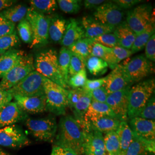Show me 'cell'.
I'll use <instances>...</instances> for the list:
<instances>
[{"instance_id": "cell-43", "label": "cell", "mask_w": 155, "mask_h": 155, "mask_svg": "<svg viewBox=\"0 0 155 155\" xmlns=\"http://www.w3.org/2000/svg\"><path fill=\"white\" fill-rule=\"evenodd\" d=\"M84 68H86V64L77 56L72 54L68 69L69 78Z\"/></svg>"}, {"instance_id": "cell-11", "label": "cell", "mask_w": 155, "mask_h": 155, "mask_svg": "<svg viewBox=\"0 0 155 155\" xmlns=\"http://www.w3.org/2000/svg\"><path fill=\"white\" fill-rule=\"evenodd\" d=\"M152 11V6L145 4L136 6L127 13L126 22L136 35L143 32L148 25Z\"/></svg>"}, {"instance_id": "cell-2", "label": "cell", "mask_w": 155, "mask_h": 155, "mask_svg": "<svg viewBox=\"0 0 155 155\" xmlns=\"http://www.w3.org/2000/svg\"><path fill=\"white\" fill-rule=\"evenodd\" d=\"M35 70L52 82L69 90L62 75L59 63L58 54L54 49L45 50L39 52L34 61Z\"/></svg>"}, {"instance_id": "cell-22", "label": "cell", "mask_w": 155, "mask_h": 155, "mask_svg": "<svg viewBox=\"0 0 155 155\" xmlns=\"http://www.w3.org/2000/svg\"><path fill=\"white\" fill-rule=\"evenodd\" d=\"M120 122V120L114 117H102L91 120L84 123L88 125L90 127L101 133L106 134L112 132H116Z\"/></svg>"}, {"instance_id": "cell-48", "label": "cell", "mask_w": 155, "mask_h": 155, "mask_svg": "<svg viewBox=\"0 0 155 155\" xmlns=\"http://www.w3.org/2000/svg\"><path fill=\"white\" fill-rule=\"evenodd\" d=\"M90 93L93 101L101 103H106L109 95L104 86L94 90Z\"/></svg>"}, {"instance_id": "cell-47", "label": "cell", "mask_w": 155, "mask_h": 155, "mask_svg": "<svg viewBox=\"0 0 155 155\" xmlns=\"http://www.w3.org/2000/svg\"><path fill=\"white\" fill-rule=\"evenodd\" d=\"M145 56L150 61H155V35H153L145 46Z\"/></svg>"}, {"instance_id": "cell-12", "label": "cell", "mask_w": 155, "mask_h": 155, "mask_svg": "<svg viewBox=\"0 0 155 155\" xmlns=\"http://www.w3.org/2000/svg\"><path fill=\"white\" fill-rule=\"evenodd\" d=\"M123 17L122 9L113 1L98 6L94 13L95 20L113 27H116L122 22Z\"/></svg>"}, {"instance_id": "cell-16", "label": "cell", "mask_w": 155, "mask_h": 155, "mask_svg": "<svg viewBox=\"0 0 155 155\" xmlns=\"http://www.w3.org/2000/svg\"><path fill=\"white\" fill-rule=\"evenodd\" d=\"M17 104L24 112L31 114L41 113L46 110V98L45 95L34 97L13 96Z\"/></svg>"}, {"instance_id": "cell-3", "label": "cell", "mask_w": 155, "mask_h": 155, "mask_svg": "<svg viewBox=\"0 0 155 155\" xmlns=\"http://www.w3.org/2000/svg\"><path fill=\"white\" fill-rule=\"evenodd\" d=\"M155 89L154 79L140 82L130 88L128 94V119L130 120L138 116L154 93Z\"/></svg>"}, {"instance_id": "cell-33", "label": "cell", "mask_w": 155, "mask_h": 155, "mask_svg": "<svg viewBox=\"0 0 155 155\" xmlns=\"http://www.w3.org/2000/svg\"><path fill=\"white\" fill-rule=\"evenodd\" d=\"M29 4L33 11L45 15L51 14L58 9L55 0H31Z\"/></svg>"}, {"instance_id": "cell-55", "label": "cell", "mask_w": 155, "mask_h": 155, "mask_svg": "<svg viewBox=\"0 0 155 155\" xmlns=\"http://www.w3.org/2000/svg\"><path fill=\"white\" fill-rule=\"evenodd\" d=\"M107 155V154H106V155Z\"/></svg>"}, {"instance_id": "cell-8", "label": "cell", "mask_w": 155, "mask_h": 155, "mask_svg": "<svg viewBox=\"0 0 155 155\" xmlns=\"http://www.w3.org/2000/svg\"><path fill=\"white\" fill-rule=\"evenodd\" d=\"M124 69L129 83H137L147 77L154 71L152 61L144 55L136 56L129 61H124Z\"/></svg>"}, {"instance_id": "cell-56", "label": "cell", "mask_w": 155, "mask_h": 155, "mask_svg": "<svg viewBox=\"0 0 155 155\" xmlns=\"http://www.w3.org/2000/svg\"><path fill=\"white\" fill-rule=\"evenodd\" d=\"M0 56H1V55H0Z\"/></svg>"}, {"instance_id": "cell-14", "label": "cell", "mask_w": 155, "mask_h": 155, "mask_svg": "<svg viewBox=\"0 0 155 155\" xmlns=\"http://www.w3.org/2000/svg\"><path fill=\"white\" fill-rule=\"evenodd\" d=\"M29 143L28 140L22 130L16 125H9L0 129V145L18 148Z\"/></svg>"}, {"instance_id": "cell-32", "label": "cell", "mask_w": 155, "mask_h": 155, "mask_svg": "<svg viewBox=\"0 0 155 155\" xmlns=\"http://www.w3.org/2000/svg\"><path fill=\"white\" fill-rule=\"evenodd\" d=\"M28 8L22 5L11 6L0 13V16L15 24L20 22L26 17Z\"/></svg>"}, {"instance_id": "cell-7", "label": "cell", "mask_w": 155, "mask_h": 155, "mask_svg": "<svg viewBox=\"0 0 155 155\" xmlns=\"http://www.w3.org/2000/svg\"><path fill=\"white\" fill-rule=\"evenodd\" d=\"M35 70L33 58L24 55L20 61L1 78L0 89L8 90L19 83Z\"/></svg>"}, {"instance_id": "cell-45", "label": "cell", "mask_w": 155, "mask_h": 155, "mask_svg": "<svg viewBox=\"0 0 155 155\" xmlns=\"http://www.w3.org/2000/svg\"><path fill=\"white\" fill-rule=\"evenodd\" d=\"M15 28V24L0 16V36L13 33Z\"/></svg>"}, {"instance_id": "cell-36", "label": "cell", "mask_w": 155, "mask_h": 155, "mask_svg": "<svg viewBox=\"0 0 155 155\" xmlns=\"http://www.w3.org/2000/svg\"><path fill=\"white\" fill-rule=\"evenodd\" d=\"M106 153L108 155H120V146L116 132L106 133L104 136Z\"/></svg>"}, {"instance_id": "cell-42", "label": "cell", "mask_w": 155, "mask_h": 155, "mask_svg": "<svg viewBox=\"0 0 155 155\" xmlns=\"http://www.w3.org/2000/svg\"><path fill=\"white\" fill-rule=\"evenodd\" d=\"M137 117L142 118L146 120H155V100L154 95L150 98V100L148 101Z\"/></svg>"}, {"instance_id": "cell-34", "label": "cell", "mask_w": 155, "mask_h": 155, "mask_svg": "<svg viewBox=\"0 0 155 155\" xmlns=\"http://www.w3.org/2000/svg\"><path fill=\"white\" fill-rule=\"evenodd\" d=\"M86 67L91 74L94 76H100L107 72L109 66L104 60L95 56H90L86 61Z\"/></svg>"}, {"instance_id": "cell-23", "label": "cell", "mask_w": 155, "mask_h": 155, "mask_svg": "<svg viewBox=\"0 0 155 155\" xmlns=\"http://www.w3.org/2000/svg\"><path fill=\"white\" fill-rule=\"evenodd\" d=\"M24 56L20 50L11 49L0 56V78L9 71Z\"/></svg>"}, {"instance_id": "cell-4", "label": "cell", "mask_w": 155, "mask_h": 155, "mask_svg": "<svg viewBox=\"0 0 155 155\" xmlns=\"http://www.w3.org/2000/svg\"><path fill=\"white\" fill-rule=\"evenodd\" d=\"M44 91L46 98V110L56 115H64L68 107L69 90L63 88L45 78Z\"/></svg>"}, {"instance_id": "cell-46", "label": "cell", "mask_w": 155, "mask_h": 155, "mask_svg": "<svg viewBox=\"0 0 155 155\" xmlns=\"http://www.w3.org/2000/svg\"><path fill=\"white\" fill-rule=\"evenodd\" d=\"M106 77L101 78L97 79H87L84 86L82 87L86 91L91 92L94 90L104 86Z\"/></svg>"}, {"instance_id": "cell-29", "label": "cell", "mask_w": 155, "mask_h": 155, "mask_svg": "<svg viewBox=\"0 0 155 155\" xmlns=\"http://www.w3.org/2000/svg\"><path fill=\"white\" fill-rule=\"evenodd\" d=\"M93 43V39L84 38L78 40L68 48L72 54L77 56L86 64V61L91 56V48Z\"/></svg>"}, {"instance_id": "cell-21", "label": "cell", "mask_w": 155, "mask_h": 155, "mask_svg": "<svg viewBox=\"0 0 155 155\" xmlns=\"http://www.w3.org/2000/svg\"><path fill=\"white\" fill-rule=\"evenodd\" d=\"M155 141L141 138L133 133V137L125 155H147L155 153Z\"/></svg>"}, {"instance_id": "cell-25", "label": "cell", "mask_w": 155, "mask_h": 155, "mask_svg": "<svg viewBox=\"0 0 155 155\" xmlns=\"http://www.w3.org/2000/svg\"><path fill=\"white\" fill-rule=\"evenodd\" d=\"M102 117L116 118L110 107L106 103H101L92 100L84 117V121L87 122L91 120Z\"/></svg>"}, {"instance_id": "cell-51", "label": "cell", "mask_w": 155, "mask_h": 155, "mask_svg": "<svg viewBox=\"0 0 155 155\" xmlns=\"http://www.w3.org/2000/svg\"><path fill=\"white\" fill-rule=\"evenodd\" d=\"M13 96L9 90L0 89V109L11 102Z\"/></svg>"}, {"instance_id": "cell-5", "label": "cell", "mask_w": 155, "mask_h": 155, "mask_svg": "<svg viewBox=\"0 0 155 155\" xmlns=\"http://www.w3.org/2000/svg\"><path fill=\"white\" fill-rule=\"evenodd\" d=\"M45 77L34 70L26 77L17 83L12 88L8 90L12 96L34 97L45 95Z\"/></svg>"}, {"instance_id": "cell-28", "label": "cell", "mask_w": 155, "mask_h": 155, "mask_svg": "<svg viewBox=\"0 0 155 155\" xmlns=\"http://www.w3.org/2000/svg\"><path fill=\"white\" fill-rule=\"evenodd\" d=\"M92 101L90 92L84 90V92L77 103L70 108L74 113V118L82 125L84 123V117Z\"/></svg>"}, {"instance_id": "cell-6", "label": "cell", "mask_w": 155, "mask_h": 155, "mask_svg": "<svg viewBox=\"0 0 155 155\" xmlns=\"http://www.w3.org/2000/svg\"><path fill=\"white\" fill-rule=\"evenodd\" d=\"M25 18L30 23L33 32V40L30 47L46 44L49 38L50 17L46 16L29 8Z\"/></svg>"}, {"instance_id": "cell-26", "label": "cell", "mask_w": 155, "mask_h": 155, "mask_svg": "<svg viewBox=\"0 0 155 155\" xmlns=\"http://www.w3.org/2000/svg\"><path fill=\"white\" fill-rule=\"evenodd\" d=\"M66 20L61 17H50L48 35L54 42H61L67 28Z\"/></svg>"}, {"instance_id": "cell-1", "label": "cell", "mask_w": 155, "mask_h": 155, "mask_svg": "<svg viewBox=\"0 0 155 155\" xmlns=\"http://www.w3.org/2000/svg\"><path fill=\"white\" fill-rule=\"evenodd\" d=\"M83 139V126L74 117L67 116L60 121L54 145L71 149L82 155Z\"/></svg>"}, {"instance_id": "cell-27", "label": "cell", "mask_w": 155, "mask_h": 155, "mask_svg": "<svg viewBox=\"0 0 155 155\" xmlns=\"http://www.w3.org/2000/svg\"><path fill=\"white\" fill-rule=\"evenodd\" d=\"M155 34V20L154 16L151 17L150 20L143 32L136 35L131 51L133 54L136 53L143 50L148 41L150 37Z\"/></svg>"}, {"instance_id": "cell-17", "label": "cell", "mask_w": 155, "mask_h": 155, "mask_svg": "<svg viewBox=\"0 0 155 155\" xmlns=\"http://www.w3.org/2000/svg\"><path fill=\"white\" fill-rule=\"evenodd\" d=\"M129 125L136 136L148 140L155 141V120L134 117L130 120Z\"/></svg>"}, {"instance_id": "cell-44", "label": "cell", "mask_w": 155, "mask_h": 155, "mask_svg": "<svg viewBox=\"0 0 155 155\" xmlns=\"http://www.w3.org/2000/svg\"><path fill=\"white\" fill-rule=\"evenodd\" d=\"M112 53L117 63L118 64L121 61L127 59L133 54L130 50H127L120 45L116 46L111 48Z\"/></svg>"}, {"instance_id": "cell-49", "label": "cell", "mask_w": 155, "mask_h": 155, "mask_svg": "<svg viewBox=\"0 0 155 155\" xmlns=\"http://www.w3.org/2000/svg\"><path fill=\"white\" fill-rule=\"evenodd\" d=\"M51 155H79L74 150L63 148L61 147L54 145L52 147V150Z\"/></svg>"}, {"instance_id": "cell-10", "label": "cell", "mask_w": 155, "mask_h": 155, "mask_svg": "<svg viewBox=\"0 0 155 155\" xmlns=\"http://www.w3.org/2000/svg\"><path fill=\"white\" fill-rule=\"evenodd\" d=\"M84 139L82 155H105L104 139L102 133L90 127L84 122L82 125Z\"/></svg>"}, {"instance_id": "cell-19", "label": "cell", "mask_w": 155, "mask_h": 155, "mask_svg": "<svg viewBox=\"0 0 155 155\" xmlns=\"http://www.w3.org/2000/svg\"><path fill=\"white\" fill-rule=\"evenodd\" d=\"M82 26L84 30V38L92 39L104 34L113 33L115 29L90 16L83 17Z\"/></svg>"}, {"instance_id": "cell-9", "label": "cell", "mask_w": 155, "mask_h": 155, "mask_svg": "<svg viewBox=\"0 0 155 155\" xmlns=\"http://www.w3.org/2000/svg\"><path fill=\"white\" fill-rule=\"evenodd\" d=\"M25 125L33 137L40 140L50 141L55 136L57 124L54 118H28Z\"/></svg>"}, {"instance_id": "cell-38", "label": "cell", "mask_w": 155, "mask_h": 155, "mask_svg": "<svg viewBox=\"0 0 155 155\" xmlns=\"http://www.w3.org/2000/svg\"><path fill=\"white\" fill-rule=\"evenodd\" d=\"M19 43V39L16 33L0 36V55H2Z\"/></svg>"}, {"instance_id": "cell-35", "label": "cell", "mask_w": 155, "mask_h": 155, "mask_svg": "<svg viewBox=\"0 0 155 155\" xmlns=\"http://www.w3.org/2000/svg\"><path fill=\"white\" fill-rule=\"evenodd\" d=\"M72 53L68 48L63 47L58 55V63L65 82L68 86V69Z\"/></svg>"}, {"instance_id": "cell-40", "label": "cell", "mask_w": 155, "mask_h": 155, "mask_svg": "<svg viewBox=\"0 0 155 155\" xmlns=\"http://www.w3.org/2000/svg\"><path fill=\"white\" fill-rule=\"evenodd\" d=\"M95 43H99L106 47L113 48V47L120 45L116 36L113 33H106L93 39Z\"/></svg>"}, {"instance_id": "cell-18", "label": "cell", "mask_w": 155, "mask_h": 155, "mask_svg": "<svg viewBox=\"0 0 155 155\" xmlns=\"http://www.w3.org/2000/svg\"><path fill=\"white\" fill-rule=\"evenodd\" d=\"M26 117L16 102H10L0 109V127L12 125Z\"/></svg>"}, {"instance_id": "cell-31", "label": "cell", "mask_w": 155, "mask_h": 155, "mask_svg": "<svg viewBox=\"0 0 155 155\" xmlns=\"http://www.w3.org/2000/svg\"><path fill=\"white\" fill-rule=\"evenodd\" d=\"M120 146V155H125L127 148L130 144L133 132L127 121H121L116 131Z\"/></svg>"}, {"instance_id": "cell-15", "label": "cell", "mask_w": 155, "mask_h": 155, "mask_svg": "<svg viewBox=\"0 0 155 155\" xmlns=\"http://www.w3.org/2000/svg\"><path fill=\"white\" fill-rule=\"evenodd\" d=\"M106 77L104 87L108 94L121 90L130 85L124 71L123 63L117 64Z\"/></svg>"}, {"instance_id": "cell-53", "label": "cell", "mask_w": 155, "mask_h": 155, "mask_svg": "<svg viewBox=\"0 0 155 155\" xmlns=\"http://www.w3.org/2000/svg\"><path fill=\"white\" fill-rule=\"evenodd\" d=\"M13 0H0V12L3 11L6 9L11 7L15 3Z\"/></svg>"}, {"instance_id": "cell-39", "label": "cell", "mask_w": 155, "mask_h": 155, "mask_svg": "<svg viewBox=\"0 0 155 155\" xmlns=\"http://www.w3.org/2000/svg\"><path fill=\"white\" fill-rule=\"evenodd\" d=\"M81 1L79 0H58L57 4L62 11L66 13H77L81 8Z\"/></svg>"}, {"instance_id": "cell-54", "label": "cell", "mask_w": 155, "mask_h": 155, "mask_svg": "<svg viewBox=\"0 0 155 155\" xmlns=\"http://www.w3.org/2000/svg\"><path fill=\"white\" fill-rule=\"evenodd\" d=\"M0 155H5V153H4V152L0 150Z\"/></svg>"}, {"instance_id": "cell-24", "label": "cell", "mask_w": 155, "mask_h": 155, "mask_svg": "<svg viewBox=\"0 0 155 155\" xmlns=\"http://www.w3.org/2000/svg\"><path fill=\"white\" fill-rule=\"evenodd\" d=\"M113 33L116 36L120 46L127 50L131 49L136 34L128 26L126 21L116 27Z\"/></svg>"}, {"instance_id": "cell-52", "label": "cell", "mask_w": 155, "mask_h": 155, "mask_svg": "<svg viewBox=\"0 0 155 155\" xmlns=\"http://www.w3.org/2000/svg\"><path fill=\"white\" fill-rule=\"evenodd\" d=\"M106 1L104 0H86L84 1V5L86 9H90L97 8Z\"/></svg>"}, {"instance_id": "cell-41", "label": "cell", "mask_w": 155, "mask_h": 155, "mask_svg": "<svg viewBox=\"0 0 155 155\" xmlns=\"http://www.w3.org/2000/svg\"><path fill=\"white\" fill-rule=\"evenodd\" d=\"M87 80L86 70L84 68L75 75L70 77L68 84V86L72 87V89L82 88Z\"/></svg>"}, {"instance_id": "cell-50", "label": "cell", "mask_w": 155, "mask_h": 155, "mask_svg": "<svg viewBox=\"0 0 155 155\" xmlns=\"http://www.w3.org/2000/svg\"><path fill=\"white\" fill-rule=\"evenodd\" d=\"M114 3H115L121 9H129L132 8V6L136 5L143 1L140 0H116L113 1Z\"/></svg>"}, {"instance_id": "cell-30", "label": "cell", "mask_w": 155, "mask_h": 155, "mask_svg": "<svg viewBox=\"0 0 155 155\" xmlns=\"http://www.w3.org/2000/svg\"><path fill=\"white\" fill-rule=\"evenodd\" d=\"M91 56L99 58L106 61L112 70L118 64L112 53L111 48L106 47L93 41L91 48Z\"/></svg>"}, {"instance_id": "cell-13", "label": "cell", "mask_w": 155, "mask_h": 155, "mask_svg": "<svg viewBox=\"0 0 155 155\" xmlns=\"http://www.w3.org/2000/svg\"><path fill=\"white\" fill-rule=\"evenodd\" d=\"M130 88V86L127 87L109 94L106 103L110 107L117 118L121 121H127L128 110V94Z\"/></svg>"}, {"instance_id": "cell-37", "label": "cell", "mask_w": 155, "mask_h": 155, "mask_svg": "<svg viewBox=\"0 0 155 155\" xmlns=\"http://www.w3.org/2000/svg\"><path fill=\"white\" fill-rule=\"evenodd\" d=\"M17 31L19 36L24 43L31 44L33 40V32L31 24L26 18L19 22Z\"/></svg>"}, {"instance_id": "cell-20", "label": "cell", "mask_w": 155, "mask_h": 155, "mask_svg": "<svg viewBox=\"0 0 155 155\" xmlns=\"http://www.w3.org/2000/svg\"><path fill=\"white\" fill-rule=\"evenodd\" d=\"M84 38V30L82 25L75 18H70L66 30L61 41L63 47L68 48L78 40Z\"/></svg>"}]
</instances>
